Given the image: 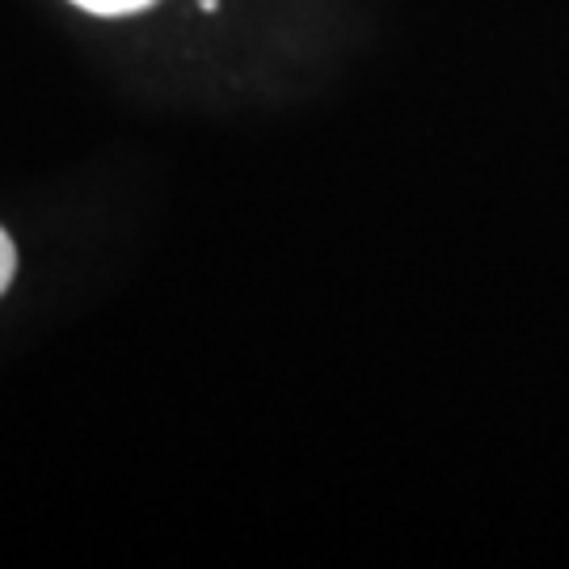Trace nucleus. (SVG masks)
<instances>
[{
  "label": "nucleus",
  "mask_w": 569,
  "mask_h": 569,
  "mask_svg": "<svg viewBox=\"0 0 569 569\" xmlns=\"http://www.w3.org/2000/svg\"><path fill=\"white\" fill-rule=\"evenodd\" d=\"M72 4H81V9L98 13V18H119V13H136V9H148L152 0H72Z\"/></svg>",
  "instance_id": "obj_1"
},
{
  "label": "nucleus",
  "mask_w": 569,
  "mask_h": 569,
  "mask_svg": "<svg viewBox=\"0 0 569 569\" xmlns=\"http://www.w3.org/2000/svg\"><path fill=\"white\" fill-rule=\"evenodd\" d=\"M13 270H18V249L9 241V232L0 228V296H4V287L13 283Z\"/></svg>",
  "instance_id": "obj_2"
}]
</instances>
